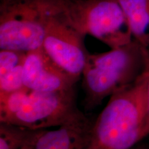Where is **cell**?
<instances>
[{
    "instance_id": "cell-1",
    "label": "cell",
    "mask_w": 149,
    "mask_h": 149,
    "mask_svg": "<svg viewBox=\"0 0 149 149\" xmlns=\"http://www.w3.org/2000/svg\"><path fill=\"white\" fill-rule=\"evenodd\" d=\"M146 75L110 97L89 133L86 149H132L145 138Z\"/></svg>"
},
{
    "instance_id": "cell-2",
    "label": "cell",
    "mask_w": 149,
    "mask_h": 149,
    "mask_svg": "<svg viewBox=\"0 0 149 149\" xmlns=\"http://www.w3.org/2000/svg\"><path fill=\"white\" fill-rule=\"evenodd\" d=\"M144 70V48L135 40L107 52L90 54L81 74L87 111L132 84Z\"/></svg>"
},
{
    "instance_id": "cell-3",
    "label": "cell",
    "mask_w": 149,
    "mask_h": 149,
    "mask_svg": "<svg viewBox=\"0 0 149 149\" xmlns=\"http://www.w3.org/2000/svg\"><path fill=\"white\" fill-rule=\"evenodd\" d=\"M79 111L76 105L74 89L42 92L25 88L0 95V122L31 130L57 127Z\"/></svg>"
},
{
    "instance_id": "cell-4",
    "label": "cell",
    "mask_w": 149,
    "mask_h": 149,
    "mask_svg": "<svg viewBox=\"0 0 149 149\" xmlns=\"http://www.w3.org/2000/svg\"><path fill=\"white\" fill-rule=\"evenodd\" d=\"M64 0H1L0 49L28 53L42 47L49 19Z\"/></svg>"
},
{
    "instance_id": "cell-5",
    "label": "cell",
    "mask_w": 149,
    "mask_h": 149,
    "mask_svg": "<svg viewBox=\"0 0 149 149\" xmlns=\"http://www.w3.org/2000/svg\"><path fill=\"white\" fill-rule=\"evenodd\" d=\"M62 14L80 33L93 36L111 48L133 40L127 18L117 0H64Z\"/></svg>"
},
{
    "instance_id": "cell-6",
    "label": "cell",
    "mask_w": 149,
    "mask_h": 149,
    "mask_svg": "<svg viewBox=\"0 0 149 149\" xmlns=\"http://www.w3.org/2000/svg\"><path fill=\"white\" fill-rule=\"evenodd\" d=\"M85 35L65 18L62 11L52 16L46 27L42 48L55 62L72 77L79 80L90 53Z\"/></svg>"
},
{
    "instance_id": "cell-7",
    "label": "cell",
    "mask_w": 149,
    "mask_h": 149,
    "mask_svg": "<svg viewBox=\"0 0 149 149\" xmlns=\"http://www.w3.org/2000/svg\"><path fill=\"white\" fill-rule=\"evenodd\" d=\"M78 81L56 64L42 47L26 54L24 82L26 88L42 92L70 91Z\"/></svg>"
},
{
    "instance_id": "cell-8",
    "label": "cell",
    "mask_w": 149,
    "mask_h": 149,
    "mask_svg": "<svg viewBox=\"0 0 149 149\" xmlns=\"http://www.w3.org/2000/svg\"><path fill=\"white\" fill-rule=\"evenodd\" d=\"M92 124L79 111L56 128L33 130L22 149H86Z\"/></svg>"
},
{
    "instance_id": "cell-9",
    "label": "cell",
    "mask_w": 149,
    "mask_h": 149,
    "mask_svg": "<svg viewBox=\"0 0 149 149\" xmlns=\"http://www.w3.org/2000/svg\"><path fill=\"white\" fill-rule=\"evenodd\" d=\"M129 24L133 39L149 50V0H117Z\"/></svg>"
},
{
    "instance_id": "cell-10",
    "label": "cell",
    "mask_w": 149,
    "mask_h": 149,
    "mask_svg": "<svg viewBox=\"0 0 149 149\" xmlns=\"http://www.w3.org/2000/svg\"><path fill=\"white\" fill-rule=\"evenodd\" d=\"M33 130L15 124L0 122V149H22Z\"/></svg>"
},
{
    "instance_id": "cell-11",
    "label": "cell",
    "mask_w": 149,
    "mask_h": 149,
    "mask_svg": "<svg viewBox=\"0 0 149 149\" xmlns=\"http://www.w3.org/2000/svg\"><path fill=\"white\" fill-rule=\"evenodd\" d=\"M25 88L24 63L0 71V95L8 94Z\"/></svg>"
},
{
    "instance_id": "cell-12",
    "label": "cell",
    "mask_w": 149,
    "mask_h": 149,
    "mask_svg": "<svg viewBox=\"0 0 149 149\" xmlns=\"http://www.w3.org/2000/svg\"><path fill=\"white\" fill-rule=\"evenodd\" d=\"M144 72L146 75V122L144 128L145 137L149 135V50L144 48Z\"/></svg>"
},
{
    "instance_id": "cell-13",
    "label": "cell",
    "mask_w": 149,
    "mask_h": 149,
    "mask_svg": "<svg viewBox=\"0 0 149 149\" xmlns=\"http://www.w3.org/2000/svg\"><path fill=\"white\" fill-rule=\"evenodd\" d=\"M132 149H149V147L146 146H137L134 147Z\"/></svg>"
}]
</instances>
